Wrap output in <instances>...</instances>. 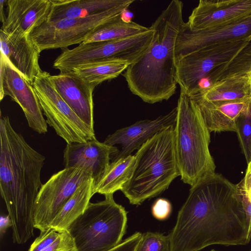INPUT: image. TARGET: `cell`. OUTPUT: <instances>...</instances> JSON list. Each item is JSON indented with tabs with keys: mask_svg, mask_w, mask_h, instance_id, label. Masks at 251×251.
I'll return each mask as SVG.
<instances>
[{
	"mask_svg": "<svg viewBox=\"0 0 251 251\" xmlns=\"http://www.w3.org/2000/svg\"><path fill=\"white\" fill-rule=\"evenodd\" d=\"M135 251H170L169 236L147 232L142 234Z\"/></svg>",
	"mask_w": 251,
	"mask_h": 251,
	"instance_id": "f1b7e54d",
	"label": "cell"
},
{
	"mask_svg": "<svg viewBox=\"0 0 251 251\" xmlns=\"http://www.w3.org/2000/svg\"><path fill=\"white\" fill-rule=\"evenodd\" d=\"M198 106L210 132H236V122L251 101L210 102L200 95L190 97Z\"/></svg>",
	"mask_w": 251,
	"mask_h": 251,
	"instance_id": "ffe728a7",
	"label": "cell"
},
{
	"mask_svg": "<svg viewBox=\"0 0 251 251\" xmlns=\"http://www.w3.org/2000/svg\"><path fill=\"white\" fill-rule=\"evenodd\" d=\"M41 251H77L73 238L67 230L59 231L58 237Z\"/></svg>",
	"mask_w": 251,
	"mask_h": 251,
	"instance_id": "4dcf8cb0",
	"label": "cell"
},
{
	"mask_svg": "<svg viewBox=\"0 0 251 251\" xmlns=\"http://www.w3.org/2000/svg\"><path fill=\"white\" fill-rule=\"evenodd\" d=\"M7 15L0 31L11 35H27L48 20L50 0H8Z\"/></svg>",
	"mask_w": 251,
	"mask_h": 251,
	"instance_id": "e0dca14e",
	"label": "cell"
},
{
	"mask_svg": "<svg viewBox=\"0 0 251 251\" xmlns=\"http://www.w3.org/2000/svg\"><path fill=\"white\" fill-rule=\"evenodd\" d=\"M251 73V41L227 64L219 80L232 76L249 75Z\"/></svg>",
	"mask_w": 251,
	"mask_h": 251,
	"instance_id": "4316f807",
	"label": "cell"
},
{
	"mask_svg": "<svg viewBox=\"0 0 251 251\" xmlns=\"http://www.w3.org/2000/svg\"><path fill=\"white\" fill-rule=\"evenodd\" d=\"M94 180L90 178L82 183L58 211L50 227L57 231L67 230L69 226L81 215L93 196Z\"/></svg>",
	"mask_w": 251,
	"mask_h": 251,
	"instance_id": "603a6c76",
	"label": "cell"
},
{
	"mask_svg": "<svg viewBox=\"0 0 251 251\" xmlns=\"http://www.w3.org/2000/svg\"><path fill=\"white\" fill-rule=\"evenodd\" d=\"M251 41V15L220 26L192 31L185 23L178 34L176 60L202 48L230 42Z\"/></svg>",
	"mask_w": 251,
	"mask_h": 251,
	"instance_id": "4fadbf2b",
	"label": "cell"
},
{
	"mask_svg": "<svg viewBox=\"0 0 251 251\" xmlns=\"http://www.w3.org/2000/svg\"><path fill=\"white\" fill-rule=\"evenodd\" d=\"M154 31L150 29L130 37L104 41L82 43L76 47L63 49L55 59L53 67L67 71L81 65L104 60L136 61L150 47Z\"/></svg>",
	"mask_w": 251,
	"mask_h": 251,
	"instance_id": "ba28073f",
	"label": "cell"
},
{
	"mask_svg": "<svg viewBox=\"0 0 251 251\" xmlns=\"http://www.w3.org/2000/svg\"><path fill=\"white\" fill-rule=\"evenodd\" d=\"M248 164H250L251 165V161L250 162H249V163H248Z\"/></svg>",
	"mask_w": 251,
	"mask_h": 251,
	"instance_id": "74e56055",
	"label": "cell"
},
{
	"mask_svg": "<svg viewBox=\"0 0 251 251\" xmlns=\"http://www.w3.org/2000/svg\"><path fill=\"white\" fill-rule=\"evenodd\" d=\"M237 184L244 190L251 201V165L250 164H248L245 175Z\"/></svg>",
	"mask_w": 251,
	"mask_h": 251,
	"instance_id": "e575fe53",
	"label": "cell"
},
{
	"mask_svg": "<svg viewBox=\"0 0 251 251\" xmlns=\"http://www.w3.org/2000/svg\"><path fill=\"white\" fill-rule=\"evenodd\" d=\"M183 4L173 0L151 26L154 33L146 52L123 74L130 91L144 102L169 100L177 84L175 54L176 40L185 22Z\"/></svg>",
	"mask_w": 251,
	"mask_h": 251,
	"instance_id": "3957f363",
	"label": "cell"
},
{
	"mask_svg": "<svg viewBox=\"0 0 251 251\" xmlns=\"http://www.w3.org/2000/svg\"><path fill=\"white\" fill-rule=\"evenodd\" d=\"M115 146L96 138L84 143L67 144L63 151L65 168L79 169L87 173L97 183L102 176L112 156L119 152Z\"/></svg>",
	"mask_w": 251,
	"mask_h": 251,
	"instance_id": "5bb4252c",
	"label": "cell"
},
{
	"mask_svg": "<svg viewBox=\"0 0 251 251\" xmlns=\"http://www.w3.org/2000/svg\"><path fill=\"white\" fill-rule=\"evenodd\" d=\"M90 178L86 172L75 168H64L54 174L38 192L33 212L34 228L40 231L50 228L60 209L76 190Z\"/></svg>",
	"mask_w": 251,
	"mask_h": 251,
	"instance_id": "8fae6325",
	"label": "cell"
},
{
	"mask_svg": "<svg viewBox=\"0 0 251 251\" xmlns=\"http://www.w3.org/2000/svg\"><path fill=\"white\" fill-rule=\"evenodd\" d=\"M249 75L251 76V73Z\"/></svg>",
	"mask_w": 251,
	"mask_h": 251,
	"instance_id": "ab89813d",
	"label": "cell"
},
{
	"mask_svg": "<svg viewBox=\"0 0 251 251\" xmlns=\"http://www.w3.org/2000/svg\"><path fill=\"white\" fill-rule=\"evenodd\" d=\"M0 195L11 221L13 242L22 244L34 235V208L45 157L14 129L8 116H0Z\"/></svg>",
	"mask_w": 251,
	"mask_h": 251,
	"instance_id": "7a4b0ae2",
	"label": "cell"
},
{
	"mask_svg": "<svg viewBox=\"0 0 251 251\" xmlns=\"http://www.w3.org/2000/svg\"><path fill=\"white\" fill-rule=\"evenodd\" d=\"M175 125L156 133L134 155L135 162L131 176L121 190L130 204L139 205L159 195L180 176Z\"/></svg>",
	"mask_w": 251,
	"mask_h": 251,
	"instance_id": "277c9868",
	"label": "cell"
},
{
	"mask_svg": "<svg viewBox=\"0 0 251 251\" xmlns=\"http://www.w3.org/2000/svg\"><path fill=\"white\" fill-rule=\"evenodd\" d=\"M175 125V141L181 180L192 186L215 173L210 154V131L195 102L180 91Z\"/></svg>",
	"mask_w": 251,
	"mask_h": 251,
	"instance_id": "5b68a950",
	"label": "cell"
},
{
	"mask_svg": "<svg viewBox=\"0 0 251 251\" xmlns=\"http://www.w3.org/2000/svg\"><path fill=\"white\" fill-rule=\"evenodd\" d=\"M128 0H50L47 21L92 16L120 6Z\"/></svg>",
	"mask_w": 251,
	"mask_h": 251,
	"instance_id": "44dd1931",
	"label": "cell"
},
{
	"mask_svg": "<svg viewBox=\"0 0 251 251\" xmlns=\"http://www.w3.org/2000/svg\"><path fill=\"white\" fill-rule=\"evenodd\" d=\"M168 236L170 251L248 244L246 217L237 185L215 173L191 186Z\"/></svg>",
	"mask_w": 251,
	"mask_h": 251,
	"instance_id": "6da1fadb",
	"label": "cell"
},
{
	"mask_svg": "<svg viewBox=\"0 0 251 251\" xmlns=\"http://www.w3.org/2000/svg\"><path fill=\"white\" fill-rule=\"evenodd\" d=\"M104 196L102 201L90 202L67 228L77 251H108L121 242L127 212L113 194Z\"/></svg>",
	"mask_w": 251,
	"mask_h": 251,
	"instance_id": "8992f818",
	"label": "cell"
},
{
	"mask_svg": "<svg viewBox=\"0 0 251 251\" xmlns=\"http://www.w3.org/2000/svg\"><path fill=\"white\" fill-rule=\"evenodd\" d=\"M6 1V0H0V20L2 24L4 23L6 19V16L4 13V4Z\"/></svg>",
	"mask_w": 251,
	"mask_h": 251,
	"instance_id": "8d00e7d4",
	"label": "cell"
},
{
	"mask_svg": "<svg viewBox=\"0 0 251 251\" xmlns=\"http://www.w3.org/2000/svg\"><path fill=\"white\" fill-rule=\"evenodd\" d=\"M171 211V203L168 200L164 198L157 199L151 207V212L153 217L159 220L167 219Z\"/></svg>",
	"mask_w": 251,
	"mask_h": 251,
	"instance_id": "1f68e13d",
	"label": "cell"
},
{
	"mask_svg": "<svg viewBox=\"0 0 251 251\" xmlns=\"http://www.w3.org/2000/svg\"><path fill=\"white\" fill-rule=\"evenodd\" d=\"M236 133L247 163L251 161V103L238 117Z\"/></svg>",
	"mask_w": 251,
	"mask_h": 251,
	"instance_id": "83f0119b",
	"label": "cell"
},
{
	"mask_svg": "<svg viewBox=\"0 0 251 251\" xmlns=\"http://www.w3.org/2000/svg\"><path fill=\"white\" fill-rule=\"evenodd\" d=\"M177 113V107L164 115L153 120L146 119L121 128L109 134L104 143L110 146L121 145V150L113 155L112 161H115L131 155L156 133L164 128L175 125Z\"/></svg>",
	"mask_w": 251,
	"mask_h": 251,
	"instance_id": "2e32d148",
	"label": "cell"
},
{
	"mask_svg": "<svg viewBox=\"0 0 251 251\" xmlns=\"http://www.w3.org/2000/svg\"><path fill=\"white\" fill-rule=\"evenodd\" d=\"M59 231L50 227L40 231L39 236L37 237L31 245L28 251H41L50 246L57 238Z\"/></svg>",
	"mask_w": 251,
	"mask_h": 251,
	"instance_id": "f546056e",
	"label": "cell"
},
{
	"mask_svg": "<svg viewBox=\"0 0 251 251\" xmlns=\"http://www.w3.org/2000/svg\"><path fill=\"white\" fill-rule=\"evenodd\" d=\"M0 53L31 84L42 70L39 59L40 51L27 35H8L0 31Z\"/></svg>",
	"mask_w": 251,
	"mask_h": 251,
	"instance_id": "d6986e66",
	"label": "cell"
},
{
	"mask_svg": "<svg viewBox=\"0 0 251 251\" xmlns=\"http://www.w3.org/2000/svg\"><path fill=\"white\" fill-rule=\"evenodd\" d=\"M134 1L128 0L120 6L92 16L46 21L35 28L29 37L40 52L80 44L100 26L121 15Z\"/></svg>",
	"mask_w": 251,
	"mask_h": 251,
	"instance_id": "9c48e42d",
	"label": "cell"
},
{
	"mask_svg": "<svg viewBox=\"0 0 251 251\" xmlns=\"http://www.w3.org/2000/svg\"><path fill=\"white\" fill-rule=\"evenodd\" d=\"M199 95L210 102L251 101V77L244 75L223 78Z\"/></svg>",
	"mask_w": 251,
	"mask_h": 251,
	"instance_id": "7402d4cb",
	"label": "cell"
},
{
	"mask_svg": "<svg viewBox=\"0 0 251 251\" xmlns=\"http://www.w3.org/2000/svg\"><path fill=\"white\" fill-rule=\"evenodd\" d=\"M238 41L205 47L176 60L180 91L202 94L219 79L227 64L249 42Z\"/></svg>",
	"mask_w": 251,
	"mask_h": 251,
	"instance_id": "52a82bcc",
	"label": "cell"
},
{
	"mask_svg": "<svg viewBox=\"0 0 251 251\" xmlns=\"http://www.w3.org/2000/svg\"><path fill=\"white\" fill-rule=\"evenodd\" d=\"M251 15V0H201L185 23L191 30L212 28Z\"/></svg>",
	"mask_w": 251,
	"mask_h": 251,
	"instance_id": "9a60e30c",
	"label": "cell"
},
{
	"mask_svg": "<svg viewBox=\"0 0 251 251\" xmlns=\"http://www.w3.org/2000/svg\"><path fill=\"white\" fill-rule=\"evenodd\" d=\"M12 227V223L9 216H1L0 220V232L1 235L4 234L6 229Z\"/></svg>",
	"mask_w": 251,
	"mask_h": 251,
	"instance_id": "d590c367",
	"label": "cell"
},
{
	"mask_svg": "<svg viewBox=\"0 0 251 251\" xmlns=\"http://www.w3.org/2000/svg\"><path fill=\"white\" fill-rule=\"evenodd\" d=\"M55 89L76 115L94 128L93 92L95 88L82 81L70 71L50 75Z\"/></svg>",
	"mask_w": 251,
	"mask_h": 251,
	"instance_id": "ac0fdd59",
	"label": "cell"
},
{
	"mask_svg": "<svg viewBox=\"0 0 251 251\" xmlns=\"http://www.w3.org/2000/svg\"><path fill=\"white\" fill-rule=\"evenodd\" d=\"M142 235L140 232H136L108 251H135Z\"/></svg>",
	"mask_w": 251,
	"mask_h": 251,
	"instance_id": "d6a6232c",
	"label": "cell"
},
{
	"mask_svg": "<svg viewBox=\"0 0 251 251\" xmlns=\"http://www.w3.org/2000/svg\"><path fill=\"white\" fill-rule=\"evenodd\" d=\"M129 65L126 61L104 60L81 65L67 71L95 88L105 80L118 76Z\"/></svg>",
	"mask_w": 251,
	"mask_h": 251,
	"instance_id": "d4e9b609",
	"label": "cell"
},
{
	"mask_svg": "<svg viewBox=\"0 0 251 251\" xmlns=\"http://www.w3.org/2000/svg\"><path fill=\"white\" fill-rule=\"evenodd\" d=\"M135 162L134 155L112 161L100 180L94 184L93 195L96 193L113 195L121 191L131 176Z\"/></svg>",
	"mask_w": 251,
	"mask_h": 251,
	"instance_id": "cb8c5ba5",
	"label": "cell"
},
{
	"mask_svg": "<svg viewBox=\"0 0 251 251\" xmlns=\"http://www.w3.org/2000/svg\"><path fill=\"white\" fill-rule=\"evenodd\" d=\"M150 27L134 22H126L121 15L100 26L83 43L118 40L135 36L145 32Z\"/></svg>",
	"mask_w": 251,
	"mask_h": 251,
	"instance_id": "484cf974",
	"label": "cell"
},
{
	"mask_svg": "<svg viewBox=\"0 0 251 251\" xmlns=\"http://www.w3.org/2000/svg\"><path fill=\"white\" fill-rule=\"evenodd\" d=\"M236 185L238 191L241 197L242 206L246 215L248 239V240L250 241L251 239V201L244 190L238 184Z\"/></svg>",
	"mask_w": 251,
	"mask_h": 251,
	"instance_id": "836d02e7",
	"label": "cell"
},
{
	"mask_svg": "<svg viewBox=\"0 0 251 251\" xmlns=\"http://www.w3.org/2000/svg\"><path fill=\"white\" fill-rule=\"evenodd\" d=\"M0 98L8 96L24 112L29 126L38 133L48 131L39 100L29 83L0 53Z\"/></svg>",
	"mask_w": 251,
	"mask_h": 251,
	"instance_id": "7c38bea8",
	"label": "cell"
},
{
	"mask_svg": "<svg viewBox=\"0 0 251 251\" xmlns=\"http://www.w3.org/2000/svg\"><path fill=\"white\" fill-rule=\"evenodd\" d=\"M50 75L42 71L32 84L47 124L67 144L84 143L96 138L94 130L76 115L57 92Z\"/></svg>",
	"mask_w": 251,
	"mask_h": 251,
	"instance_id": "30bf717a",
	"label": "cell"
},
{
	"mask_svg": "<svg viewBox=\"0 0 251 251\" xmlns=\"http://www.w3.org/2000/svg\"><path fill=\"white\" fill-rule=\"evenodd\" d=\"M215 251V250H211V251Z\"/></svg>",
	"mask_w": 251,
	"mask_h": 251,
	"instance_id": "f35d334b",
	"label": "cell"
}]
</instances>
